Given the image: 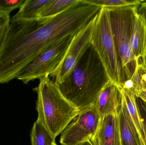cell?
<instances>
[{"label":"cell","mask_w":146,"mask_h":145,"mask_svg":"<svg viewBox=\"0 0 146 145\" xmlns=\"http://www.w3.org/2000/svg\"><path fill=\"white\" fill-rule=\"evenodd\" d=\"M121 93L125 99L129 111L140 134L145 143V135L142 122L136 105V96L128 89L120 87Z\"/></svg>","instance_id":"cell-14"},{"label":"cell","mask_w":146,"mask_h":145,"mask_svg":"<svg viewBox=\"0 0 146 145\" xmlns=\"http://www.w3.org/2000/svg\"><path fill=\"white\" fill-rule=\"evenodd\" d=\"M139 6L107 8L117 49L127 80L132 78L136 70V61L130 47V29L134 15Z\"/></svg>","instance_id":"cell-5"},{"label":"cell","mask_w":146,"mask_h":145,"mask_svg":"<svg viewBox=\"0 0 146 145\" xmlns=\"http://www.w3.org/2000/svg\"><path fill=\"white\" fill-rule=\"evenodd\" d=\"M51 0H25L13 20L38 19L42 12Z\"/></svg>","instance_id":"cell-13"},{"label":"cell","mask_w":146,"mask_h":145,"mask_svg":"<svg viewBox=\"0 0 146 145\" xmlns=\"http://www.w3.org/2000/svg\"><path fill=\"white\" fill-rule=\"evenodd\" d=\"M141 79L146 83V72H144L141 75Z\"/></svg>","instance_id":"cell-23"},{"label":"cell","mask_w":146,"mask_h":145,"mask_svg":"<svg viewBox=\"0 0 146 145\" xmlns=\"http://www.w3.org/2000/svg\"><path fill=\"white\" fill-rule=\"evenodd\" d=\"M76 145H93L92 144L90 140H88L86 141H84V142H82V143H80Z\"/></svg>","instance_id":"cell-22"},{"label":"cell","mask_w":146,"mask_h":145,"mask_svg":"<svg viewBox=\"0 0 146 145\" xmlns=\"http://www.w3.org/2000/svg\"><path fill=\"white\" fill-rule=\"evenodd\" d=\"M74 36L62 38L50 46L23 69L16 78L27 84L36 79L50 76L63 61Z\"/></svg>","instance_id":"cell-6"},{"label":"cell","mask_w":146,"mask_h":145,"mask_svg":"<svg viewBox=\"0 0 146 145\" xmlns=\"http://www.w3.org/2000/svg\"><path fill=\"white\" fill-rule=\"evenodd\" d=\"M138 12L145 18L146 20V1H143L139 7Z\"/></svg>","instance_id":"cell-20"},{"label":"cell","mask_w":146,"mask_h":145,"mask_svg":"<svg viewBox=\"0 0 146 145\" xmlns=\"http://www.w3.org/2000/svg\"><path fill=\"white\" fill-rule=\"evenodd\" d=\"M142 81H143V80H142ZM143 86H144V89L146 90V83H145L144 81H143Z\"/></svg>","instance_id":"cell-24"},{"label":"cell","mask_w":146,"mask_h":145,"mask_svg":"<svg viewBox=\"0 0 146 145\" xmlns=\"http://www.w3.org/2000/svg\"><path fill=\"white\" fill-rule=\"evenodd\" d=\"M130 44L136 67L146 70V20L138 11L135 14L131 23Z\"/></svg>","instance_id":"cell-9"},{"label":"cell","mask_w":146,"mask_h":145,"mask_svg":"<svg viewBox=\"0 0 146 145\" xmlns=\"http://www.w3.org/2000/svg\"><path fill=\"white\" fill-rule=\"evenodd\" d=\"M110 81L92 45L64 81L57 84L64 97L79 111L94 104Z\"/></svg>","instance_id":"cell-2"},{"label":"cell","mask_w":146,"mask_h":145,"mask_svg":"<svg viewBox=\"0 0 146 145\" xmlns=\"http://www.w3.org/2000/svg\"><path fill=\"white\" fill-rule=\"evenodd\" d=\"M97 14L73 36L63 61L58 69L50 75L58 85L64 81L91 46V37Z\"/></svg>","instance_id":"cell-8"},{"label":"cell","mask_w":146,"mask_h":145,"mask_svg":"<svg viewBox=\"0 0 146 145\" xmlns=\"http://www.w3.org/2000/svg\"><path fill=\"white\" fill-rule=\"evenodd\" d=\"M117 115L119 120L121 144L145 145L144 140L133 121L126 101L122 94L121 105Z\"/></svg>","instance_id":"cell-11"},{"label":"cell","mask_w":146,"mask_h":145,"mask_svg":"<svg viewBox=\"0 0 146 145\" xmlns=\"http://www.w3.org/2000/svg\"><path fill=\"white\" fill-rule=\"evenodd\" d=\"M145 63H146V58H145Z\"/></svg>","instance_id":"cell-26"},{"label":"cell","mask_w":146,"mask_h":145,"mask_svg":"<svg viewBox=\"0 0 146 145\" xmlns=\"http://www.w3.org/2000/svg\"><path fill=\"white\" fill-rule=\"evenodd\" d=\"M39 80L38 86L33 89L38 95L37 121L55 139L80 111L64 97L58 85L49 76Z\"/></svg>","instance_id":"cell-3"},{"label":"cell","mask_w":146,"mask_h":145,"mask_svg":"<svg viewBox=\"0 0 146 145\" xmlns=\"http://www.w3.org/2000/svg\"><path fill=\"white\" fill-rule=\"evenodd\" d=\"M11 18L10 15L0 12V53L4 43Z\"/></svg>","instance_id":"cell-18"},{"label":"cell","mask_w":146,"mask_h":145,"mask_svg":"<svg viewBox=\"0 0 146 145\" xmlns=\"http://www.w3.org/2000/svg\"><path fill=\"white\" fill-rule=\"evenodd\" d=\"M52 145H57L56 144V143H55V142H54V143H53V144H52Z\"/></svg>","instance_id":"cell-25"},{"label":"cell","mask_w":146,"mask_h":145,"mask_svg":"<svg viewBox=\"0 0 146 145\" xmlns=\"http://www.w3.org/2000/svg\"><path fill=\"white\" fill-rule=\"evenodd\" d=\"M117 113L100 118L98 129L90 140L93 145H121Z\"/></svg>","instance_id":"cell-10"},{"label":"cell","mask_w":146,"mask_h":145,"mask_svg":"<svg viewBox=\"0 0 146 145\" xmlns=\"http://www.w3.org/2000/svg\"><path fill=\"white\" fill-rule=\"evenodd\" d=\"M89 4L99 6L101 8H113L125 6L140 5L143 1L139 0H83Z\"/></svg>","instance_id":"cell-17"},{"label":"cell","mask_w":146,"mask_h":145,"mask_svg":"<svg viewBox=\"0 0 146 145\" xmlns=\"http://www.w3.org/2000/svg\"><path fill=\"white\" fill-rule=\"evenodd\" d=\"M25 0L0 1V12L7 14L16 9L20 8Z\"/></svg>","instance_id":"cell-19"},{"label":"cell","mask_w":146,"mask_h":145,"mask_svg":"<svg viewBox=\"0 0 146 145\" xmlns=\"http://www.w3.org/2000/svg\"><path fill=\"white\" fill-rule=\"evenodd\" d=\"M101 7L83 0L50 18L11 19L0 53V70L17 77L40 54L62 38L74 36L99 12Z\"/></svg>","instance_id":"cell-1"},{"label":"cell","mask_w":146,"mask_h":145,"mask_svg":"<svg viewBox=\"0 0 146 145\" xmlns=\"http://www.w3.org/2000/svg\"><path fill=\"white\" fill-rule=\"evenodd\" d=\"M78 0H51L44 8L39 16V19L52 18L66 10L76 3Z\"/></svg>","instance_id":"cell-15"},{"label":"cell","mask_w":146,"mask_h":145,"mask_svg":"<svg viewBox=\"0 0 146 145\" xmlns=\"http://www.w3.org/2000/svg\"><path fill=\"white\" fill-rule=\"evenodd\" d=\"M137 97L140 98L146 103V90L143 89L139 92L137 94Z\"/></svg>","instance_id":"cell-21"},{"label":"cell","mask_w":146,"mask_h":145,"mask_svg":"<svg viewBox=\"0 0 146 145\" xmlns=\"http://www.w3.org/2000/svg\"><path fill=\"white\" fill-rule=\"evenodd\" d=\"M32 145H52L55 139L46 129L36 121L34 123L31 133Z\"/></svg>","instance_id":"cell-16"},{"label":"cell","mask_w":146,"mask_h":145,"mask_svg":"<svg viewBox=\"0 0 146 145\" xmlns=\"http://www.w3.org/2000/svg\"><path fill=\"white\" fill-rule=\"evenodd\" d=\"M91 44L98 53L110 80L122 87L126 79L112 33L109 10L101 8L97 14Z\"/></svg>","instance_id":"cell-4"},{"label":"cell","mask_w":146,"mask_h":145,"mask_svg":"<svg viewBox=\"0 0 146 145\" xmlns=\"http://www.w3.org/2000/svg\"><path fill=\"white\" fill-rule=\"evenodd\" d=\"M121 100L120 87L110 81L100 94L94 104L100 118L106 115L118 112Z\"/></svg>","instance_id":"cell-12"},{"label":"cell","mask_w":146,"mask_h":145,"mask_svg":"<svg viewBox=\"0 0 146 145\" xmlns=\"http://www.w3.org/2000/svg\"><path fill=\"white\" fill-rule=\"evenodd\" d=\"M100 117L94 104L80 111L62 133V145H76L91 140L98 129Z\"/></svg>","instance_id":"cell-7"}]
</instances>
